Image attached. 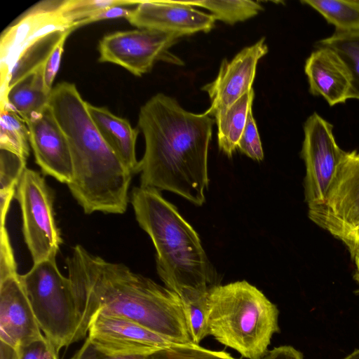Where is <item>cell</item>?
Instances as JSON below:
<instances>
[{
	"instance_id": "7a4b0ae2",
	"label": "cell",
	"mask_w": 359,
	"mask_h": 359,
	"mask_svg": "<svg viewBox=\"0 0 359 359\" xmlns=\"http://www.w3.org/2000/svg\"><path fill=\"white\" fill-rule=\"evenodd\" d=\"M214 122L205 111H187L165 94L150 98L138 118L145 142L139 161L140 186L171 191L202 205L209 182L208 154Z\"/></svg>"
},
{
	"instance_id": "f1b7e54d",
	"label": "cell",
	"mask_w": 359,
	"mask_h": 359,
	"mask_svg": "<svg viewBox=\"0 0 359 359\" xmlns=\"http://www.w3.org/2000/svg\"><path fill=\"white\" fill-rule=\"evenodd\" d=\"M238 149L253 160L259 161L264 158L262 145L252 110L248 114Z\"/></svg>"
},
{
	"instance_id": "d6986e66",
	"label": "cell",
	"mask_w": 359,
	"mask_h": 359,
	"mask_svg": "<svg viewBox=\"0 0 359 359\" xmlns=\"http://www.w3.org/2000/svg\"><path fill=\"white\" fill-rule=\"evenodd\" d=\"M43 66L22 78L1 97V107L11 109L26 123L48 106L50 93L44 86Z\"/></svg>"
},
{
	"instance_id": "8d00e7d4",
	"label": "cell",
	"mask_w": 359,
	"mask_h": 359,
	"mask_svg": "<svg viewBox=\"0 0 359 359\" xmlns=\"http://www.w3.org/2000/svg\"><path fill=\"white\" fill-rule=\"evenodd\" d=\"M351 255L353 257L354 262L356 268V278L359 282V248L355 250Z\"/></svg>"
},
{
	"instance_id": "d4e9b609",
	"label": "cell",
	"mask_w": 359,
	"mask_h": 359,
	"mask_svg": "<svg viewBox=\"0 0 359 359\" xmlns=\"http://www.w3.org/2000/svg\"><path fill=\"white\" fill-rule=\"evenodd\" d=\"M191 7L198 6L210 11L215 20L234 25L251 18L263 8L257 1H180Z\"/></svg>"
},
{
	"instance_id": "d6a6232c",
	"label": "cell",
	"mask_w": 359,
	"mask_h": 359,
	"mask_svg": "<svg viewBox=\"0 0 359 359\" xmlns=\"http://www.w3.org/2000/svg\"><path fill=\"white\" fill-rule=\"evenodd\" d=\"M133 6V5H132ZM128 6H114L100 11L99 13L83 21L81 26L106 19L125 18H128L134 8H128Z\"/></svg>"
},
{
	"instance_id": "6da1fadb",
	"label": "cell",
	"mask_w": 359,
	"mask_h": 359,
	"mask_svg": "<svg viewBox=\"0 0 359 359\" xmlns=\"http://www.w3.org/2000/svg\"><path fill=\"white\" fill-rule=\"evenodd\" d=\"M66 263L86 335L99 311L131 320L174 344H194L184 305L165 286L81 245L73 248Z\"/></svg>"
},
{
	"instance_id": "1f68e13d",
	"label": "cell",
	"mask_w": 359,
	"mask_h": 359,
	"mask_svg": "<svg viewBox=\"0 0 359 359\" xmlns=\"http://www.w3.org/2000/svg\"><path fill=\"white\" fill-rule=\"evenodd\" d=\"M70 359H147L141 356H112L98 349L88 338Z\"/></svg>"
},
{
	"instance_id": "30bf717a",
	"label": "cell",
	"mask_w": 359,
	"mask_h": 359,
	"mask_svg": "<svg viewBox=\"0 0 359 359\" xmlns=\"http://www.w3.org/2000/svg\"><path fill=\"white\" fill-rule=\"evenodd\" d=\"M309 217L337 238L359 224V153L345 151L324 203Z\"/></svg>"
},
{
	"instance_id": "8992f818",
	"label": "cell",
	"mask_w": 359,
	"mask_h": 359,
	"mask_svg": "<svg viewBox=\"0 0 359 359\" xmlns=\"http://www.w3.org/2000/svg\"><path fill=\"white\" fill-rule=\"evenodd\" d=\"M21 279L40 329L57 352L86 336L71 281L56 259L33 264Z\"/></svg>"
},
{
	"instance_id": "74e56055",
	"label": "cell",
	"mask_w": 359,
	"mask_h": 359,
	"mask_svg": "<svg viewBox=\"0 0 359 359\" xmlns=\"http://www.w3.org/2000/svg\"><path fill=\"white\" fill-rule=\"evenodd\" d=\"M342 359H359V348L355 349L353 352Z\"/></svg>"
},
{
	"instance_id": "e575fe53",
	"label": "cell",
	"mask_w": 359,
	"mask_h": 359,
	"mask_svg": "<svg viewBox=\"0 0 359 359\" xmlns=\"http://www.w3.org/2000/svg\"><path fill=\"white\" fill-rule=\"evenodd\" d=\"M339 239L347 245L351 253L359 248V224L345 233Z\"/></svg>"
},
{
	"instance_id": "603a6c76",
	"label": "cell",
	"mask_w": 359,
	"mask_h": 359,
	"mask_svg": "<svg viewBox=\"0 0 359 359\" xmlns=\"http://www.w3.org/2000/svg\"><path fill=\"white\" fill-rule=\"evenodd\" d=\"M302 4L318 12L336 32L359 31V0H303Z\"/></svg>"
},
{
	"instance_id": "836d02e7",
	"label": "cell",
	"mask_w": 359,
	"mask_h": 359,
	"mask_svg": "<svg viewBox=\"0 0 359 359\" xmlns=\"http://www.w3.org/2000/svg\"><path fill=\"white\" fill-rule=\"evenodd\" d=\"M262 359H304V355L293 346L284 345L269 350Z\"/></svg>"
},
{
	"instance_id": "8fae6325",
	"label": "cell",
	"mask_w": 359,
	"mask_h": 359,
	"mask_svg": "<svg viewBox=\"0 0 359 359\" xmlns=\"http://www.w3.org/2000/svg\"><path fill=\"white\" fill-rule=\"evenodd\" d=\"M87 338L112 356L148 357L176 344L131 320L99 311L90 320Z\"/></svg>"
},
{
	"instance_id": "3957f363",
	"label": "cell",
	"mask_w": 359,
	"mask_h": 359,
	"mask_svg": "<svg viewBox=\"0 0 359 359\" xmlns=\"http://www.w3.org/2000/svg\"><path fill=\"white\" fill-rule=\"evenodd\" d=\"M130 202L156 252L157 273L185 309L194 342L208 336L207 298L217 275L196 231L157 189L135 187Z\"/></svg>"
},
{
	"instance_id": "9a60e30c",
	"label": "cell",
	"mask_w": 359,
	"mask_h": 359,
	"mask_svg": "<svg viewBox=\"0 0 359 359\" xmlns=\"http://www.w3.org/2000/svg\"><path fill=\"white\" fill-rule=\"evenodd\" d=\"M128 21L138 29L172 33L182 37L215 26L212 14L199 11L180 1H138Z\"/></svg>"
},
{
	"instance_id": "4316f807",
	"label": "cell",
	"mask_w": 359,
	"mask_h": 359,
	"mask_svg": "<svg viewBox=\"0 0 359 359\" xmlns=\"http://www.w3.org/2000/svg\"><path fill=\"white\" fill-rule=\"evenodd\" d=\"M137 3L138 1L68 0L63 1L60 13L67 21L77 28L81 26L83 21L104 8L114 6H132Z\"/></svg>"
},
{
	"instance_id": "2e32d148",
	"label": "cell",
	"mask_w": 359,
	"mask_h": 359,
	"mask_svg": "<svg viewBox=\"0 0 359 359\" xmlns=\"http://www.w3.org/2000/svg\"><path fill=\"white\" fill-rule=\"evenodd\" d=\"M27 126L36 163L44 174L67 185L72 177L69 144L49 104Z\"/></svg>"
},
{
	"instance_id": "52a82bcc",
	"label": "cell",
	"mask_w": 359,
	"mask_h": 359,
	"mask_svg": "<svg viewBox=\"0 0 359 359\" xmlns=\"http://www.w3.org/2000/svg\"><path fill=\"white\" fill-rule=\"evenodd\" d=\"M15 197L20 208L24 239L33 263L56 259L62 239L54 217L53 197L43 177L26 168Z\"/></svg>"
},
{
	"instance_id": "7402d4cb",
	"label": "cell",
	"mask_w": 359,
	"mask_h": 359,
	"mask_svg": "<svg viewBox=\"0 0 359 359\" xmlns=\"http://www.w3.org/2000/svg\"><path fill=\"white\" fill-rule=\"evenodd\" d=\"M316 46L327 48L341 58L351 75L348 97L359 100V31H335L331 36L319 41Z\"/></svg>"
},
{
	"instance_id": "44dd1931",
	"label": "cell",
	"mask_w": 359,
	"mask_h": 359,
	"mask_svg": "<svg viewBox=\"0 0 359 359\" xmlns=\"http://www.w3.org/2000/svg\"><path fill=\"white\" fill-rule=\"evenodd\" d=\"M254 97L255 92L252 88L229 107L213 116L218 129L219 149L229 157L238 149Z\"/></svg>"
},
{
	"instance_id": "5b68a950",
	"label": "cell",
	"mask_w": 359,
	"mask_h": 359,
	"mask_svg": "<svg viewBox=\"0 0 359 359\" xmlns=\"http://www.w3.org/2000/svg\"><path fill=\"white\" fill-rule=\"evenodd\" d=\"M279 311L246 280L212 287L207 298V330L219 343L246 359H262L275 333Z\"/></svg>"
},
{
	"instance_id": "ffe728a7",
	"label": "cell",
	"mask_w": 359,
	"mask_h": 359,
	"mask_svg": "<svg viewBox=\"0 0 359 359\" xmlns=\"http://www.w3.org/2000/svg\"><path fill=\"white\" fill-rule=\"evenodd\" d=\"M74 29L49 34L27 47L18 57L6 77L1 79V97L25 76L43 67L57 44Z\"/></svg>"
},
{
	"instance_id": "4dcf8cb0",
	"label": "cell",
	"mask_w": 359,
	"mask_h": 359,
	"mask_svg": "<svg viewBox=\"0 0 359 359\" xmlns=\"http://www.w3.org/2000/svg\"><path fill=\"white\" fill-rule=\"evenodd\" d=\"M67 37L68 36H65L57 44L43 66L44 86L47 92L50 93L52 91V85L60 67L64 45Z\"/></svg>"
},
{
	"instance_id": "7c38bea8",
	"label": "cell",
	"mask_w": 359,
	"mask_h": 359,
	"mask_svg": "<svg viewBox=\"0 0 359 359\" xmlns=\"http://www.w3.org/2000/svg\"><path fill=\"white\" fill-rule=\"evenodd\" d=\"M62 3L40 2L5 29L0 42L1 79L6 77L18 57L31 44L53 32L76 29L60 13Z\"/></svg>"
},
{
	"instance_id": "ba28073f",
	"label": "cell",
	"mask_w": 359,
	"mask_h": 359,
	"mask_svg": "<svg viewBox=\"0 0 359 359\" xmlns=\"http://www.w3.org/2000/svg\"><path fill=\"white\" fill-rule=\"evenodd\" d=\"M180 38L148 29L113 32L99 42V61L120 65L137 76L149 72L158 60L182 65V61L168 50Z\"/></svg>"
},
{
	"instance_id": "277c9868",
	"label": "cell",
	"mask_w": 359,
	"mask_h": 359,
	"mask_svg": "<svg viewBox=\"0 0 359 359\" xmlns=\"http://www.w3.org/2000/svg\"><path fill=\"white\" fill-rule=\"evenodd\" d=\"M76 86L53 88L49 106L67 140L72 162L69 189L86 214H123L132 172L109 147Z\"/></svg>"
},
{
	"instance_id": "83f0119b",
	"label": "cell",
	"mask_w": 359,
	"mask_h": 359,
	"mask_svg": "<svg viewBox=\"0 0 359 359\" xmlns=\"http://www.w3.org/2000/svg\"><path fill=\"white\" fill-rule=\"evenodd\" d=\"M148 359H238L224 351H213L196 344H175L160 350Z\"/></svg>"
},
{
	"instance_id": "e0dca14e",
	"label": "cell",
	"mask_w": 359,
	"mask_h": 359,
	"mask_svg": "<svg viewBox=\"0 0 359 359\" xmlns=\"http://www.w3.org/2000/svg\"><path fill=\"white\" fill-rule=\"evenodd\" d=\"M305 63L309 92L322 96L330 106L349 99L351 75L341 58L332 50L316 46Z\"/></svg>"
},
{
	"instance_id": "ac0fdd59",
	"label": "cell",
	"mask_w": 359,
	"mask_h": 359,
	"mask_svg": "<svg viewBox=\"0 0 359 359\" xmlns=\"http://www.w3.org/2000/svg\"><path fill=\"white\" fill-rule=\"evenodd\" d=\"M89 113L102 137L124 165L133 173L138 172L136 141L139 133L130 122L112 114L107 108L88 102Z\"/></svg>"
},
{
	"instance_id": "9c48e42d",
	"label": "cell",
	"mask_w": 359,
	"mask_h": 359,
	"mask_svg": "<svg viewBox=\"0 0 359 359\" xmlns=\"http://www.w3.org/2000/svg\"><path fill=\"white\" fill-rule=\"evenodd\" d=\"M302 155L306 165L305 200L308 207L325 203L345 151L337 145L333 126L316 112L304 125Z\"/></svg>"
},
{
	"instance_id": "4fadbf2b",
	"label": "cell",
	"mask_w": 359,
	"mask_h": 359,
	"mask_svg": "<svg viewBox=\"0 0 359 359\" xmlns=\"http://www.w3.org/2000/svg\"><path fill=\"white\" fill-rule=\"evenodd\" d=\"M43 337L18 269L0 271V341L18 349Z\"/></svg>"
},
{
	"instance_id": "f35d334b",
	"label": "cell",
	"mask_w": 359,
	"mask_h": 359,
	"mask_svg": "<svg viewBox=\"0 0 359 359\" xmlns=\"http://www.w3.org/2000/svg\"><path fill=\"white\" fill-rule=\"evenodd\" d=\"M147 359H148L147 357Z\"/></svg>"
},
{
	"instance_id": "484cf974",
	"label": "cell",
	"mask_w": 359,
	"mask_h": 359,
	"mask_svg": "<svg viewBox=\"0 0 359 359\" xmlns=\"http://www.w3.org/2000/svg\"><path fill=\"white\" fill-rule=\"evenodd\" d=\"M26 161L15 153L1 149V204L10 205L12 198L15 197L18 184L26 168Z\"/></svg>"
},
{
	"instance_id": "cb8c5ba5",
	"label": "cell",
	"mask_w": 359,
	"mask_h": 359,
	"mask_svg": "<svg viewBox=\"0 0 359 359\" xmlns=\"http://www.w3.org/2000/svg\"><path fill=\"white\" fill-rule=\"evenodd\" d=\"M28 142L27 123L11 109L1 107L0 149L8 150L27 160L29 154Z\"/></svg>"
},
{
	"instance_id": "5bb4252c",
	"label": "cell",
	"mask_w": 359,
	"mask_h": 359,
	"mask_svg": "<svg viewBox=\"0 0 359 359\" xmlns=\"http://www.w3.org/2000/svg\"><path fill=\"white\" fill-rule=\"evenodd\" d=\"M267 52L268 46L262 38L241 50L232 60H224L215 79L202 88L210 100V106L205 113L214 116L250 91L258 61Z\"/></svg>"
},
{
	"instance_id": "f546056e",
	"label": "cell",
	"mask_w": 359,
	"mask_h": 359,
	"mask_svg": "<svg viewBox=\"0 0 359 359\" xmlns=\"http://www.w3.org/2000/svg\"><path fill=\"white\" fill-rule=\"evenodd\" d=\"M18 350V359H59V352L45 336Z\"/></svg>"
},
{
	"instance_id": "d590c367",
	"label": "cell",
	"mask_w": 359,
	"mask_h": 359,
	"mask_svg": "<svg viewBox=\"0 0 359 359\" xmlns=\"http://www.w3.org/2000/svg\"><path fill=\"white\" fill-rule=\"evenodd\" d=\"M0 359H18V350L0 341Z\"/></svg>"
}]
</instances>
